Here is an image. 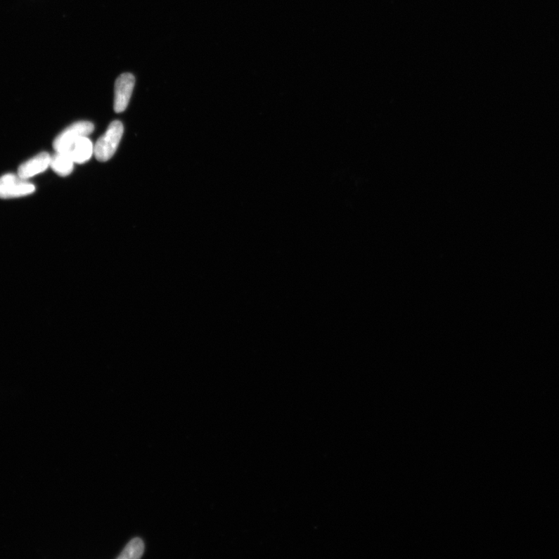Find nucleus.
Masks as SVG:
<instances>
[{"label":"nucleus","instance_id":"2","mask_svg":"<svg viewBox=\"0 0 559 559\" xmlns=\"http://www.w3.org/2000/svg\"><path fill=\"white\" fill-rule=\"evenodd\" d=\"M94 130V125L89 122L74 123L62 131L54 141L56 152L69 153L72 146L82 138L87 137Z\"/></svg>","mask_w":559,"mask_h":559},{"label":"nucleus","instance_id":"3","mask_svg":"<svg viewBox=\"0 0 559 559\" xmlns=\"http://www.w3.org/2000/svg\"><path fill=\"white\" fill-rule=\"evenodd\" d=\"M34 191V185L18 174H8L0 177V198L25 197Z\"/></svg>","mask_w":559,"mask_h":559},{"label":"nucleus","instance_id":"1","mask_svg":"<svg viewBox=\"0 0 559 559\" xmlns=\"http://www.w3.org/2000/svg\"><path fill=\"white\" fill-rule=\"evenodd\" d=\"M124 133L122 122H112L104 135L102 136L94 146V154L96 160L106 162L113 156L120 143Z\"/></svg>","mask_w":559,"mask_h":559},{"label":"nucleus","instance_id":"6","mask_svg":"<svg viewBox=\"0 0 559 559\" xmlns=\"http://www.w3.org/2000/svg\"><path fill=\"white\" fill-rule=\"evenodd\" d=\"M94 146L87 137L80 139L75 143L69 153L75 163H84L91 158L94 154Z\"/></svg>","mask_w":559,"mask_h":559},{"label":"nucleus","instance_id":"4","mask_svg":"<svg viewBox=\"0 0 559 559\" xmlns=\"http://www.w3.org/2000/svg\"><path fill=\"white\" fill-rule=\"evenodd\" d=\"M135 84V77L131 73H123L117 79L114 102L117 113H122L128 107Z\"/></svg>","mask_w":559,"mask_h":559},{"label":"nucleus","instance_id":"5","mask_svg":"<svg viewBox=\"0 0 559 559\" xmlns=\"http://www.w3.org/2000/svg\"><path fill=\"white\" fill-rule=\"evenodd\" d=\"M51 156L48 153L37 155L20 166L18 174L25 180H29L37 174H40L50 167Z\"/></svg>","mask_w":559,"mask_h":559},{"label":"nucleus","instance_id":"8","mask_svg":"<svg viewBox=\"0 0 559 559\" xmlns=\"http://www.w3.org/2000/svg\"><path fill=\"white\" fill-rule=\"evenodd\" d=\"M145 551L144 542L139 538L133 539L123 549L117 559H139L143 557Z\"/></svg>","mask_w":559,"mask_h":559},{"label":"nucleus","instance_id":"7","mask_svg":"<svg viewBox=\"0 0 559 559\" xmlns=\"http://www.w3.org/2000/svg\"><path fill=\"white\" fill-rule=\"evenodd\" d=\"M75 162L69 153L56 152L51 156L50 167L62 176L70 175L73 170Z\"/></svg>","mask_w":559,"mask_h":559}]
</instances>
